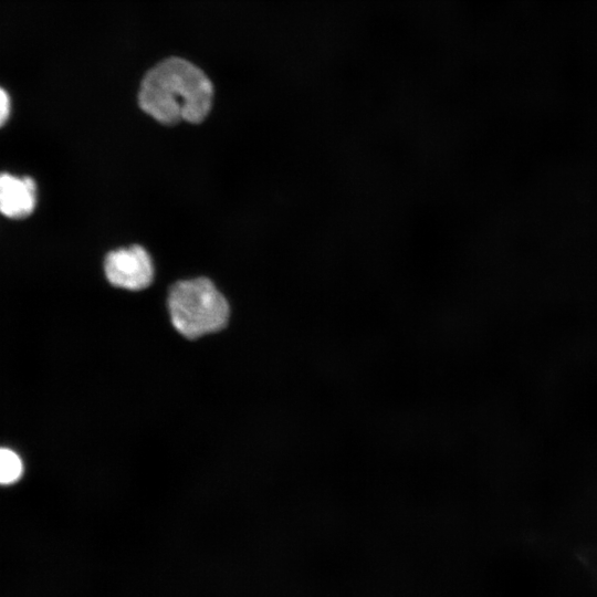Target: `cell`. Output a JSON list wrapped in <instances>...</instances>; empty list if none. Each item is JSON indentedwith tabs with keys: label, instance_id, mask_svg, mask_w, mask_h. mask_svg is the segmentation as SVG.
I'll return each instance as SVG.
<instances>
[{
	"label": "cell",
	"instance_id": "obj_5",
	"mask_svg": "<svg viewBox=\"0 0 597 597\" xmlns=\"http://www.w3.org/2000/svg\"><path fill=\"white\" fill-rule=\"evenodd\" d=\"M23 474V462L11 449L0 448V484L10 485L18 482Z\"/></svg>",
	"mask_w": 597,
	"mask_h": 597
},
{
	"label": "cell",
	"instance_id": "obj_1",
	"mask_svg": "<svg viewBox=\"0 0 597 597\" xmlns=\"http://www.w3.org/2000/svg\"><path fill=\"white\" fill-rule=\"evenodd\" d=\"M214 87L206 72L181 56H169L143 76L137 94L140 109L164 125L199 124L209 115Z\"/></svg>",
	"mask_w": 597,
	"mask_h": 597
},
{
	"label": "cell",
	"instance_id": "obj_6",
	"mask_svg": "<svg viewBox=\"0 0 597 597\" xmlns=\"http://www.w3.org/2000/svg\"><path fill=\"white\" fill-rule=\"evenodd\" d=\"M10 114V98L7 92L0 87V126H2Z\"/></svg>",
	"mask_w": 597,
	"mask_h": 597
},
{
	"label": "cell",
	"instance_id": "obj_4",
	"mask_svg": "<svg viewBox=\"0 0 597 597\" xmlns=\"http://www.w3.org/2000/svg\"><path fill=\"white\" fill-rule=\"evenodd\" d=\"M36 202V187L32 178L0 174V212L21 219L32 213Z\"/></svg>",
	"mask_w": 597,
	"mask_h": 597
},
{
	"label": "cell",
	"instance_id": "obj_3",
	"mask_svg": "<svg viewBox=\"0 0 597 597\" xmlns=\"http://www.w3.org/2000/svg\"><path fill=\"white\" fill-rule=\"evenodd\" d=\"M104 272L109 284L134 292L147 289L155 275L150 254L138 244L108 252L104 259Z\"/></svg>",
	"mask_w": 597,
	"mask_h": 597
},
{
	"label": "cell",
	"instance_id": "obj_2",
	"mask_svg": "<svg viewBox=\"0 0 597 597\" xmlns=\"http://www.w3.org/2000/svg\"><path fill=\"white\" fill-rule=\"evenodd\" d=\"M167 312L172 328L189 342L222 332L231 316L228 300L206 276L172 284Z\"/></svg>",
	"mask_w": 597,
	"mask_h": 597
}]
</instances>
